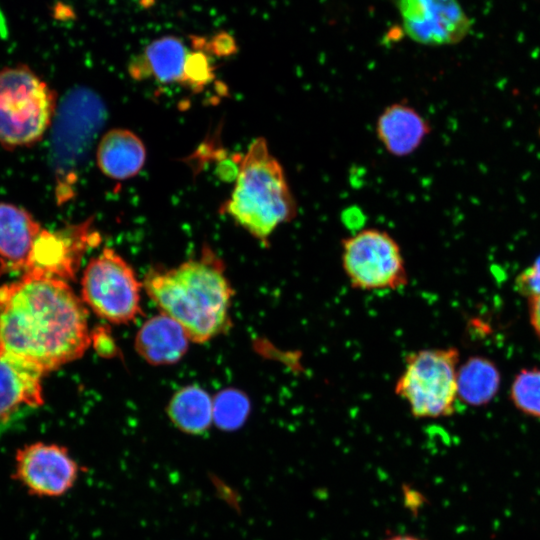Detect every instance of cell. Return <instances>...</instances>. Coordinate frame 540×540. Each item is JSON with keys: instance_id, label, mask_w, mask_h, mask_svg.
Listing matches in <instances>:
<instances>
[{"instance_id": "cell-10", "label": "cell", "mask_w": 540, "mask_h": 540, "mask_svg": "<svg viewBox=\"0 0 540 540\" xmlns=\"http://www.w3.org/2000/svg\"><path fill=\"white\" fill-rule=\"evenodd\" d=\"M405 34L424 45L462 41L471 22L457 0H393Z\"/></svg>"}, {"instance_id": "cell-7", "label": "cell", "mask_w": 540, "mask_h": 540, "mask_svg": "<svg viewBox=\"0 0 540 540\" xmlns=\"http://www.w3.org/2000/svg\"><path fill=\"white\" fill-rule=\"evenodd\" d=\"M82 301L99 317L128 323L140 313V283L127 262L104 248L86 266L81 280Z\"/></svg>"}, {"instance_id": "cell-5", "label": "cell", "mask_w": 540, "mask_h": 540, "mask_svg": "<svg viewBox=\"0 0 540 540\" xmlns=\"http://www.w3.org/2000/svg\"><path fill=\"white\" fill-rule=\"evenodd\" d=\"M55 94L30 68L0 69V143L9 148L40 140L52 123Z\"/></svg>"}, {"instance_id": "cell-8", "label": "cell", "mask_w": 540, "mask_h": 540, "mask_svg": "<svg viewBox=\"0 0 540 540\" xmlns=\"http://www.w3.org/2000/svg\"><path fill=\"white\" fill-rule=\"evenodd\" d=\"M343 270L355 289L395 290L408 283L398 243L387 232L363 229L342 241Z\"/></svg>"}, {"instance_id": "cell-14", "label": "cell", "mask_w": 540, "mask_h": 540, "mask_svg": "<svg viewBox=\"0 0 540 540\" xmlns=\"http://www.w3.org/2000/svg\"><path fill=\"white\" fill-rule=\"evenodd\" d=\"M42 229L32 215L0 203V271H25L33 243Z\"/></svg>"}, {"instance_id": "cell-16", "label": "cell", "mask_w": 540, "mask_h": 540, "mask_svg": "<svg viewBox=\"0 0 540 540\" xmlns=\"http://www.w3.org/2000/svg\"><path fill=\"white\" fill-rule=\"evenodd\" d=\"M429 132L427 121L404 103L388 106L376 123L380 142L394 156H407L414 152Z\"/></svg>"}, {"instance_id": "cell-6", "label": "cell", "mask_w": 540, "mask_h": 540, "mask_svg": "<svg viewBox=\"0 0 540 540\" xmlns=\"http://www.w3.org/2000/svg\"><path fill=\"white\" fill-rule=\"evenodd\" d=\"M456 348L422 349L408 354L395 393L416 418H440L453 414L457 393Z\"/></svg>"}, {"instance_id": "cell-15", "label": "cell", "mask_w": 540, "mask_h": 540, "mask_svg": "<svg viewBox=\"0 0 540 540\" xmlns=\"http://www.w3.org/2000/svg\"><path fill=\"white\" fill-rule=\"evenodd\" d=\"M189 341L185 329L162 313L151 317L141 326L135 347L149 364L167 365L178 362L184 356Z\"/></svg>"}, {"instance_id": "cell-13", "label": "cell", "mask_w": 540, "mask_h": 540, "mask_svg": "<svg viewBox=\"0 0 540 540\" xmlns=\"http://www.w3.org/2000/svg\"><path fill=\"white\" fill-rule=\"evenodd\" d=\"M45 372L33 362L0 350V421L21 407L44 403L41 379Z\"/></svg>"}, {"instance_id": "cell-12", "label": "cell", "mask_w": 540, "mask_h": 540, "mask_svg": "<svg viewBox=\"0 0 540 540\" xmlns=\"http://www.w3.org/2000/svg\"><path fill=\"white\" fill-rule=\"evenodd\" d=\"M193 49L174 35L159 37L150 42L129 66L137 80L151 79L158 84L182 85L192 90L191 68Z\"/></svg>"}, {"instance_id": "cell-23", "label": "cell", "mask_w": 540, "mask_h": 540, "mask_svg": "<svg viewBox=\"0 0 540 540\" xmlns=\"http://www.w3.org/2000/svg\"><path fill=\"white\" fill-rule=\"evenodd\" d=\"M208 50L217 56H229L237 50L235 39L227 32L215 34L207 41Z\"/></svg>"}, {"instance_id": "cell-25", "label": "cell", "mask_w": 540, "mask_h": 540, "mask_svg": "<svg viewBox=\"0 0 540 540\" xmlns=\"http://www.w3.org/2000/svg\"><path fill=\"white\" fill-rule=\"evenodd\" d=\"M383 540H422V539L412 534H393V535L387 536Z\"/></svg>"}, {"instance_id": "cell-2", "label": "cell", "mask_w": 540, "mask_h": 540, "mask_svg": "<svg viewBox=\"0 0 540 540\" xmlns=\"http://www.w3.org/2000/svg\"><path fill=\"white\" fill-rule=\"evenodd\" d=\"M144 287L162 313L177 321L191 341L206 342L230 325L232 289L211 253L172 269L151 271Z\"/></svg>"}, {"instance_id": "cell-20", "label": "cell", "mask_w": 540, "mask_h": 540, "mask_svg": "<svg viewBox=\"0 0 540 540\" xmlns=\"http://www.w3.org/2000/svg\"><path fill=\"white\" fill-rule=\"evenodd\" d=\"M510 399L522 413L540 418V368H525L515 375Z\"/></svg>"}, {"instance_id": "cell-21", "label": "cell", "mask_w": 540, "mask_h": 540, "mask_svg": "<svg viewBox=\"0 0 540 540\" xmlns=\"http://www.w3.org/2000/svg\"><path fill=\"white\" fill-rule=\"evenodd\" d=\"M250 409L247 397L235 389L219 392L213 400V421L224 430L239 428Z\"/></svg>"}, {"instance_id": "cell-24", "label": "cell", "mask_w": 540, "mask_h": 540, "mask_svg": "<svg viewBox=\"0 0 540 540\" xmlns=\"http://www.w3.org/2000/svg\"><path fill=\"white\" fill-rule=\"evenodd\" d=\"M529 316L531 325L540 338V295L529 299Z\"/></svg>"}, {"instance_id": "cell-17", "label": "cell", "mask_w": 540, "mask_h": 540, "mask_svg": "<svg viewBox=\"0 0 540 540\" xmlns=\"http://www.w3.org/2000/svg\"><path fill=\"white\" fill-rule=\"evenodd\" d=\"M100 170L114 180H126L143 167L146 150L143 142L126 129H112L104 134L97 148Z\"/></svg>"}, {"instance_id": "cell-11", "label": "cell", "mask_w": 540, "mask_h": 540, "mask_svg": "<svg viewBox=\"0 0 540 540\" xmlns=\"http://www.w3.org/2000/svg\"><path fill=\"white\" fill-rule=\"evenodd\" d=\"M92 221L51 232L41 230L30 251L23 274L67 280L74 275L80 256L97 238Z\"/></svg>"}, {"instance_id": "cell-19", "label": "cell", "mask_w": 540, "mask_h": 540, "mask_svg": "<svg viewBox=\"0 0 540 540\" xmlns=\"http://www.w3.org/2000/svg\"><path fill=\"white\" fill-rule=\"evenodd\" d=\"M168 415L174 425L183 432L203 434L213 421V400L199 386H186L172 397Z\"/></svg>"}, {"instance_id": "cell-22", "label": "cell", "mask_w": 540, "mask_h": 540, "mask_svg": "<svg viewBox=\"0 0 540 540\" xmlns=\"http://www.w3.org/2000/svg\"><path fill=\"white\" fill-rule=\"evenodd\" d=\"M516 290L529 299L540 295V257L515 280Z\"/></svg>"}, {"instance_id": "cell-4", "label": "cell", "mask_w": 540, "mask_h": 540, "mask_svg": "<svg viewBox=\"0 0 540 540\" xmlns=\"http://www.w3.org/2000/svg\"><path fill=\"white\" fill-rule=\"evenodd\" d=\"M107 118L100 96L77 86L64 94L52 120L49 162L58 204L75 196V188L92 146Z\"/></svg>"}, {"instance_id": "cell-9", "label": "cell", "mask_w": 540, "mask_h": 540, "mask_svg": "<svg viewBox=\"0 0 540 540\" xmlns=\"http://www.w3.org/2000/svg\"><path fill=\"white\" fill-rule=\"evenodd\" d=\"M79 473L78 463L60 445L36 442L20 448L15 455L13 478L34 496H63L74 486Z\"/></svg>"}, {"instance_id": "cell-3", "label": "cell", "mask_w": 540, "mask_h": 540, "mask_svg": "<svg viewBox=\"0 0 540 540\" xmlns=\"http://www.w3.org/2000/svg\"><path fill=\"white\" fill-rule=\"evenodd\" d=\"M297 211L282 165L264 138L255 139L241 160L228 214L267 245L275 229L293 220Z\"/></svg>"}, {"instance_id": "cell-18", "label": "cell", "mask_w": 540, "mask_h": 540, "mask_svg": "<svg viewBox=\"0 0 540 540\" xmlns=\"http://www.w3.org/2000/svg\"><path fill=\"white\" fill-rule=\"evenodd\" d=\"M501 377L497 366L481 356L470 357L458 369V398L469 405L488 404L497 394Z\"/></svg>"}, {"instance_id": "cell-1", "label": "cell", "mask_w": 540, "mask_h": 540, "mask_svg": "<svg viewBox=\"0 0 540 540\" xmlns=\"http://www.w3.org/2000/svg\"><path fill=\"white\" fill-rule=\"evenodd\" d=\"M91 340L84 302L65 280L23 274L0 287V350L47 373L81 357Z\"/></svg>"}]
</instances>
